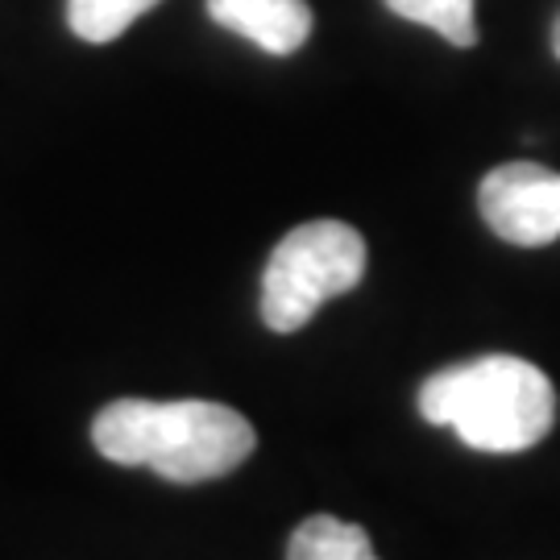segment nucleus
I'll return each instance as SVG.
<instances>
[{"label": "nucleus", "mask_w": 560, "mask_h": 560, "mask_svg": "<svg viewBox=\"0 0 560 560\" xmlns=\"http://www.w3.org/2000/svg\"><path fill=\"white\" fill-rule=\"evenodd\" d=\"M92 444L117 465H150L159 478L196 486L233 474L254 453V423L212 399H117L92 420Z\"/></svg>", "instance_id": "obj_1"}, {"label": "nucleus", "mask_w": 560, "mask_h": 560, "mask_svg": "<svg viewBox=\"0 0 560 560\" xmlns=\"http://www.w3.org/2000/svg\"><path fill=\"white\" fill-rule=\"evenodd\" d=\"M420 416L436 428H453L478 453H523L552 432L557 390L540 365L490 353L423 382Z\"/></svg>", "instance_id": "obj_2"}, {"label": "nucleus", "mask_w": 560, "mask_h": 560, "mask_svg": "<svg viewBox=\"0 0 560 560\" xmlns=\"http://www.w3.org/2000/svg\"><path fill=\"white\" fill-rule=\"evenodd\" d=\"M365 279V241L345 221H307L275 245L261 275V320L270 332H300L320 303Z\"/></svg>", "instance_id": "obj_3"}, {"label": "nucleus", "mask_w": 560, "mask_h": 560, "mask_svg": "<svg viewBox=\"0 0 560 560\" xmlns=\"http://www.w3.org/2000/svg\"><path fill=\"white\" fill-rule=\"evenodd\" d=\"M481 221L523 249L560 237V175L540 162H502L478 187Z\"/></svg>", "instance_id": "obj_4"}, {"label": "nucleus", "mask_w": 560, "mask_h": 560, "mask_svg": "<svg viewBox=\"0 0 560 560\" xmlns=\"http://www.w3.org/2000/svg\"><path fill=\"white\" fill-rule=\"evenodd\" d=\"M208 18L266 55H295L312 34L307 0H208Z\"/></svg>", "instance_id": "obj_5"}, {"label": "nucleus", "mask_w": 560, "mask_h": 560, "mask_svg": "<svg viewBox=\"0 0 560 560\" xmlns=\"http://www.w3.org/2000/svg\"><path fill=\"white\" fill-rule=\"evenodd\" d=\"M287 560H378L374 544L358 523L332 520V515H312L295 527L287 544Z\"/></svg>", "instance_id": "obj_6"}, {"label": "nucleus", "mask_w": 560, "mask_h": 560, "mask_svg": "<svg viewBox=\"0 0 560 560\" xmlns=\"http://www.w3.org/2000/svg\"><path fill=\"white\" fill-rule=\"evenodd\" d=\"M154 4L159 0H67V21L83 42L104 46V42H117Z\"/></svg>", "instance_id": "obj_7"}, {"label": "nucleus", "mask_w": 560, "mask_h": 560, "mask_svg": "<svg viewBox=\"0 0 560 560\" xmlns=\"http://www.w3.org/2000/svg\"><path fill=\"white\" fill-rule=\"evenodd\" d=\"M386 9L416 25H428L432 34H441L453 46H478L474 0H386Z\"/></svg>", "instance_id": "obj_8"}, {"label": "nucleus", "mask_w": 560, "mask_h": 560, "mask_svg": "<svg viewBox=\"0 0 560 560\" xmlns=\"http://www.w3.org/2000/svg\"><path fill=\"white\" fill-rule=\"evenodd\" d=\"M552 55L560 59V18L552 21Z\"/></svg>", "instance_id": "obj_9"}]
</instances>
